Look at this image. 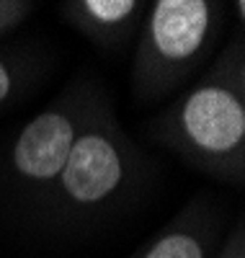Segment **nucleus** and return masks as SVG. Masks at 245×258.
<instances>
[{"mask_svg":"<svg viewBox=\"0 0 245 258\" xmlns=\"http://www.w3.org/2000/svg\"><path fill=\"white\" fill-rule=\"evenodd\" d=\"M150 137L202 176L245 181V39L242 29L147 124Z\"/></svg>","mask_w":245,"mask_h":258,"instance_id":"1","label":"nucleus"},{"mask_svg":"<svg viewBox=\"0 0 245 258\" xmlns=\"http://www.w3.org/2000/svg\"><path fill=\"white\" fill-rule=\"evenodd\" d=\"M145 168L142 150L119 124L106 91L39 214L62 230L101 222L145 178Z\"/></svg>","mask_w":245,"mask_h":258,"instance_id":"2","label":"nucleus"},{"mask_svg":"<svg viewBox=\"0 0 245 258\" xmlns=\"http://www.w3.org/2000/svg\"><path fill=\"white\" fill-rule=\"evenodd\" d=\"M225 3L152 0L137 29L132 52V96L140 106L178 96L212 62L225 24Z\"/></svg>","mask_w":245,"mask_h":258,"instance_id":"3","label":"nucleus"},{"mask_svg":"<svg viewBox=\"0 0 245 258\" xmlns=\"http://www.w3.org/2000/svg\"><path fill=\"white\" fill-rule=\"evenodd\" d=\"M103 93L98 80L75 78L18 129L6 153V183L24 207L41 212Z\"/></svg>","mask_w":245,"mask_h":258,"instance_id":"4","label":"nucleus"},{"mask_svg":"<svg viewBox=\"0 0 245 258\" xmlns=\"http://www.w3.org/2000/svg\"><path fill=\"white\" fill-rule=\"evenodd\" d=\"M222 230L225 217L219 204L207 194H199L127 258H214L225 238Z\"/></svg>","mask_w":245,"mask_h":258,"instance_id":"5","label":"nucleus"},{"mask_svg":"<svg viewBox=\"0 0 245 258\" xmlns=\"http://www.w3.org/2000/svg\"><path fill=\"white\" fill-rule=\"evenodd\" d=\"M59 18L101 52H119L137 36L145 0H65Z\"/></svg>","mask_w":245,"mask_h":258,"instance_id":"6","label":"nucleus"},{"mask_svg":"<svg viewBox=\"0 0 245 258\" xmlns=\"http://www.w3.org/2000/svg\"><path fill=\"white\" fill-rule=\"evenodd\" d=\"M34 62L18 49H0V109L11 106L34 78Z\"/></svg>","mask_w":245,"mask_h":258,"instance_id":"7","label":"nucleus"},{"mask_svg":"<svg viewBox=\"0 0 245 258\" xmlns=\"http://www.w3.org/2000/svg\"><path fill=\"white\" fill-rule=\"evenodd\" d=\"M36 11L31 0H0V36L16 31Z\"/></svg>","mask_w":245,"mask_h":258,"instance_id":"8","label":"nucleus"},{"mask_svg":"<svg viewBox=\"0 0 245 258\" xmlns=\"http://www.w3.org/2000/svg\"><path fill=\"white\" fill-rule=\"evenodd\" d=\"M214 258H245V227H242V217H237L235 225L227 230V235L222 238Z\"/></svg>","mask_w":245,"mask_h":258,"instance_id":"9","label":"nucleus"}]
</instances>
